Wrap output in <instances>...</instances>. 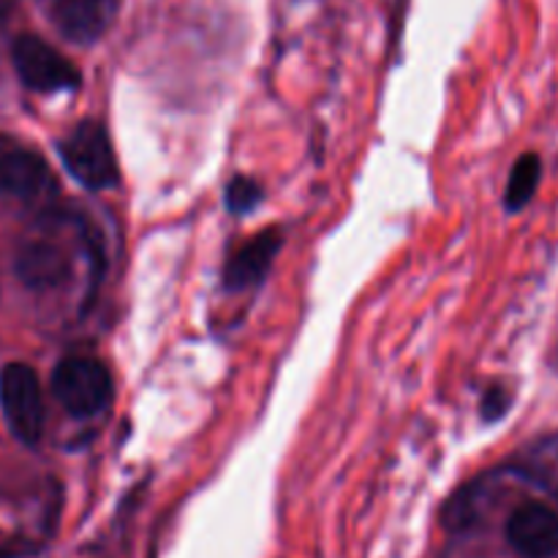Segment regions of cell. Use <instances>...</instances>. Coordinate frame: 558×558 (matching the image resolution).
I'll return each instance as SVG.
<instances>
[{
  "instance_id": "13",
  "label": "cell",
  "mask_w": 558,
  "mask_h": 558,
  "mask_svg": "<svg viewBox=\"0 0 558 558\" xmlns=\"http://www.w3.org/2000/svg\"><path fill=\"white\" fill-rule=\"evenodd\" d=\"M556 496H558V494H556Z\"/></svg>"
},
{
  "instance_id": "3",
  "label": "cell",
  "mask_w": 558,
  "mask_h": 558,
  "mask_svg": "<svg viewBox=\"0 0 558 558\" xmlns=\"http://www.w3.org/2000/svg\"><path fill=\"white\" fill-rule=\"evenodd\" d=\"M0 409L14 439L27 447L41 441L44 396L36 371L27 363H9L0 368Z\"/></svg>"
},
{
  "instance_id": "2",
  "label": "cell",
  "mask_w": 558,
  "mask_h": 558,
  "mask_svg": "<svg viewBox=\"0 0 558 558\" xmlns=\"http://www.w3.org/2000/svg\"><path fill=\"white\" fill-rule=\"evenodd\" d=\"M60 158L71 178L90 191L112 189L120 178L109 131L96 120H82L60 140Z\"/></svg>"
},
{
  "instance_id": "7",
  "label": "cell",
  "mask_w": 558,
  "mask_h": 558,
  "mask_svg": "<svg viewBox=\"0 0 558 558\" xmlns=\"http://www.w3.org/2000/svg\"><path fill=\"white\" fill-rule=\"evenodd\" d=\"M0 194L20 202H41L54 194L52 169L31 150L0 153Z\"/></svg>"
},
{
  "instance_id": "9",
  "label": "cell",
  "mask_w": 558,
  "mask_h": 558,
  "mask_svg": "<svg viewBox=\"0 0 558 558\" xmlns=\"http://www.w3.org/2000/svg\"><path fill=\"white\" fill-rule=\"evenodd\" d=\"M278 248H281V234L276 229L256 234L245 245H240L232 256H229L227 267H223V287L232 292H243L259 283L272 267Z\"/></svg>"
},
{
  "instance_id": "5",
  "label": "cell",
  "mask_w": 558,
  "mask_h": 558,
  "mask_svg": "<svg viewBox=\"0 0 558 558\" xmlns=\"http://www.w3.org/2000/svg\"><path fill=\"white\" fill-rule=\"evenodd\" d=\"M120 0H47V16L60 36L74 44H93L109 31Z\"/></svg>"
},
{
  "instance_id": "10",
  "label": "cell",
  "mask_w": 558,
  "mask_h": 558,
  "mask_svg": "<svg viewBox=\"0 0 558 558\" xmlns=\"http://www.w3.org/2000/svg\"><path fill=\"white\" fill-rule=\"evenodd\" d=\"M539 174H543V161L534 153H526L515 161L510 174V183H507V194H505V205L510 213L523 210L529 202L534 199V191L539 185Z\"/></svg>"
},
{
  "instance_id": "1",
  "label": "cell",
  "mask_w": 558,
  "mask_h": 558,
  "mask_svg": "<svg viewBox=\"0 0 558 558\" xmlns=\"http://www.w3.org/2000/svg\"><path fill=\"white\" fill-rule=\"evenodd\" d=\"M52 392L71 417H96L112 403V374L101 360L71 354L54 368Z\"/></svg>"
},
{
  "instance_id": "11",
  "label": "cell",
  "mask_w": 558,
  "mask_h": 558,
  "mask_svg": "<svg viewBox=\"0 0 558 558\" xmlns=\"http://www.w3.org/2000/svg\"><path fill=\"white\" fill-rule=\"evenodd\" d=\"M262 199V189L256 185V180L251 178H234L227 185V207L234 216H243V213L254 210Z\"/></svg>"
},
{
  "instance_id": "8",
  "label": "cell",
  "mask_w": 558,
  "mask_h": 558,
  "mask_svg": "<svg viewBox=\"0 0 558 558\" xmlns=\"http://www.w3.org/2000/svg\"><path fill=\"white\" fill-rule=\"evenodd\" d=\"M16 278L33 292H49L60 283L69 281L71 259L60 245L47 243V240H33L22 245L14 262Z\"/></svg>"
},
{
  "instance_id": "12",
  "label": "cell",
  "mask_w": 558,
  "mask_h": 558,
  "mask_svg": "<svg viewBox=\"0 0 558 558\" xmlns=\"http://www.w3.org/2000/svg\"><path fill=\"white\" fill-rule=\"evenodd\" d=\"M507 407H510V396H507L505 387H490L483 398V417L494 423V420L505 417Z\"/></svg>"
},
{
  "instance_id": "6",
  "label": "cell",
  "mask_w": 558,
  "mask_h": 558,
  "mask_svg": "<svg viewBox=\"0 0 558 558\" xmlns=\"http://www.w3.org/2000/svg\"><path fill=\"white\" fill-rule=\"evenodd\" d=\"M507 543L523 558L558 554V515L539 501H526L507 521Z\"/></svg>"
},
{
  "instance_id": "4",
  "label": "cell",
  "mask_w": 558,
  "mask_h": 558,
  "mask_svg": "<svg viewBox=\"0 0 558 558\" xmlns=\"http://www.w3.org/2000/svg\"><path fill=\"white\" fill-rule=\"evenodd\" d=\"M11 60H14L16 76L27 90L65 93L76 90L82 82L80 69L69 58H63L44 38L31 36V33L16 38L14 47H11Z\"/></svg>"
}]
</instances>
